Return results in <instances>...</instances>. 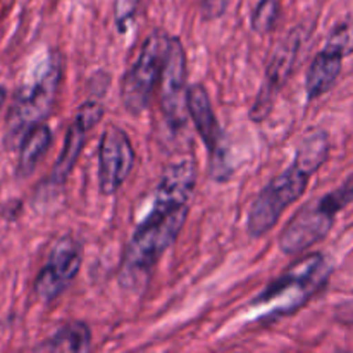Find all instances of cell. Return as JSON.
<instances>
[{
	"instance_id": "6da1fadb",
	"label": "cell",
	"mask_w": 353,
	"mask_h": 353,
	"mask_svg": "<svg viewBox=\"0 0 353 353\" xmlns=\"http://www.w3.org/2000/svg\"><path fill=\"white\" fill-rule=\"evenodd\" d=\"M330 150V137L324 131L303 138L292 165L276 176L252 203L247 219V231L252 238L264 236L278 224L288 205L303 195L309 179L327 161Z\"/></svg>"
},
{
	"instance_id": "7a4b0ae2",
	"label": "cell",
	"mask_w": 353,
	"mask_h": 353,
	"mask_svg": "<svg viewBox=\"0 0 353 353\" xmlns=\"http://www.w3.org/2000/svg\"><path fill=\"white\" fill-rule=\"evenodd\" d=\"M188 212L190 207L185 205L161 219L140 221L124 248L119 269L121 286L133 292L147 286L159 259L181 233Z\"/></svg>"
},
{
	"instance_id": "3957f363",
	"label": "cell",
	"mask_w": 353,
	"mask_h": 353,
	"mask_svg": "<svg viewBox=\"0 0 353 353\" xmlns=\"http://www.w3.org/2000/svg\"><path fill=\"white\" fill-rule=\"evenodd\" d=\"M62 71V55L55 50L50 52L37 74L17 90L6 119L3 141L7 148H19L26 134L50 116L61 86Z\"/></svg>"
},
{
	"instance_id": "277c9868",
	"label": "cell",
	"mask_w": 353,
	"mask_h": 353,
	"mask_svg": "<svg viewBox=\"0 0 353 353\" xmlns=\"http://www.w3.org/2000/svg\"><path fill=\"white\" fill-rule=\"evenodd\" d=\"M331 265L323 254H312L302 259L283 276L272 281L252 305L264 309V317L278 319L288 316L312 299L327 285Z\"/></svg>"
},
{
	"instance_id": "5b68a950",
	"label": "cell",
	"mask_w": 353,
	"mask_h": 353,
	"mask_svg": "<svg viewBox=\"0 0 353 353\" xmlns=\"http://www.w3.org/2000/svg\"><path fill=\"white\" fill-rule=\"evenodd\" d=\"M169 45H171V37L164 30L152 31L141 45L137 62L124 76L121 85V99L124 109L133 116L143 112L150 103L168 61Z\"/></svg>"
},
{
	"instance_id": "8992f818",
	"label": "cell",
	"mask_w": 353,
	"mask_h": 353,
	"mask_svg": "<svg viewBox=\"0 0 353 353\" xmlns=\"http://www.w3.org/2000/svg\"><path fill=\"white\" fill-rule=\"evenodd\" d=\"M350 203H353V174L331 193L305 203L286 224V234L299 247L310 248L326 238L336 214Z\"/></svg>"
},
{
	"instance_id": "52a82bcc",
	"label": "cell",
	"mask_w": 353,
	"mask_h": 353,
	"mask_svg": "<svg viewBox=\"0 0 353 353\" xmlns=\"http://www.w3.org/2000/svg\"><path fill=\"white\" fill-rule=\"evenodd\" d=\"M303 41H305V30L302 26H296L274 48L268 69H265V78L261 86V92H259L257 99H255L254 105L248 112L254 123L264 121L272 110L276 97L279 95V92L286 85L293 69H295Z\"/></svg>"
},
{
	"instance_id": "ba28073f",
	"label": "cell",
	"mask_w": 353,
	"mask_h": 353,
	"mask_svg": "<svg viewBox=\"0 0 353 353\" xmlns=\"http://www.w3.org/2000/svg\"><path fill=\"white\" fill-rule=\"evenodd\" d=\"M83 262V247L76 238L62 236L55 241L47 262L34 279V295L41 302H54L69 288Z\"/></svg>"
},
{
	"instance_id": "9c48e42d",
	"label": "cell",
	"mask_w": 353,
	"mask_h": 353,
	"mask_svg": "<svg viewBox=\"0 0 353 353\" xmlns=\"http://www.w3.org/2000/svg\"><path fill=\"white\" fill-rule=\"evenodd\" d=\"M196 185V162L193 157L179 159L164 168L152 207L141 221H155L168 216L179 207L188 205Z\"/></svg>"
},
{
	"instance_id": "30bf717a",
	"label": "cell",
	"mask_w": 353,
	"mask_h": 353,
	"mask_svg": "<svg viewBox=\"0 0 353 353\" xmlns=\"http://www.w3.org/2000/svg\"><path fill=\"white\" fill-rule=\"evenodd\" d=\"M134 148L126 131L109 126L99 147V186L103 195H114L134 168Z\"/></svg>"
},
{
	"instance_id": "8fae6325",
	"label": "cell",
	"mask_w": 353,
	"mask_h": 353,
	"mask_svg": "<svg viewBox=\"0 0 353 353\" xmlns=\"http://www.w3.org/2000/svg\"><path fill=\"white\" fill-rule=\"evenodd\" d=\"M161 109L172 128H183L188 114V88H186V54L181 40L171 37L168 61L161 78Z\"/></svg>"
},
{
	"instance_id": "7c38bea8",
	"label": "cell",
	"mask_w": 353,
	"mask_h": 353,
	"mask_svg": "<svg viewBox=\"0 0 353 353\" xmlns=\"http://www.w3.org/2000/svg\"><path fill=\"white\" fill-rule=\"evenodd\" d=\"M102 116L103 107L97 100H88V102H85L79 107L71 126H69L68 134H65L64 148H62L61 155H59L57 162H55L54 169H52V185L61 186L68 181L69 174H71L72 168L76 165L79 154H81L83 147H85L88 133L100 123Z\"/></svg>"
},
{
	"instance_id": "4fadbf2b",
	"label": "cell",
	"mask_w": 353,
	"mask_h": 353,
	"mask_svg": "<svg viewBox=\"0 0 353 353\" xmlns=\"http://www.w3.org/2000/svg\"><path fill=\"white\" fill-rule=\"evenodd\" d=\"M188 114L193 119L200 138L209 148L210 157L214 164H217L219 172V164H223V133H221L219 121L214 114L212 102L207 93L205 86L192 85L188 88Z\"/></svg>"
},
{
	"instance_id": "5bb4252c",
	"label": "cell",
	"mask_w": 353,
	"mask_h": 353,
	"mask_svg": "<svg viewBox=\"0 0 353 353\" xmlns=\"http://www.w3.org/2000/svg\"><path fill=\"white\" fill-rule=\"evenodd\" d=\"M345 54L331 45H324L323 50L314 57L305 78V92L309 100L319 99L333 88L343 68Z\"/></svg>"
},
{
	"instance_id": "9a60e30c",
	"label": "cell",
	"mask_w": 353,
	"mask_h": 353,
	"mask_svg": "<svg viewBox=\"0 0 353 353\" xmlns=\"http://www.w3.org/2000/svg\"><path fill=\"white\" fill-rule=\"evenodd\" d=\"M92 348V330L85 323H68L50 338L38 345L41 352H88Z\"/></svg>"
},
{
	"instance_id": "2e32d148",
	"label": "cell",
	"mask_w": 353,
	"mask_h": 353,
	"mask_svg": "<svg viewBox=\"0 0 353 353\" xmlns=\"http://www.w3.org/2000/svg\"><path fill=\"white\" fill-rule=\"evenodd\" d=\"M52 145V131L47 124H38L26 134L19 147V164L17 174L30 176L37 169L38 162L45 157Z\"/></svg>"
},
{
	"instance_id": "e0dca14e",
	"label": "cell",
	"mask_w": 353,
	"mask_h": 353,
	"mask_svg": "<svg viewBox=\"0 0 353 353\" xmlns=\"http://www.w3.org/2000/svg\"><path fill=\"white\" fill-rule=\"evenodd\" d=\"M279 17L278 0H261L252 14V28L255 33L268 34L274 30Z\"/></svg>"
},
{
	"instance_id": "ac0fdd59",
	"label": "cell",
	"mask_w": 353,
	"mask_h": 353,
	"mask_svg": "<svg viewBox=\"0 0 353 353\" xmlns=\"http://www.w3.org/2000/svg\"><path fill=\"white\" fill-rule=\"evenodd\" d=\"M326 43L338 48L340 52H343L345 57L350 55L353 52V24L345 23L340 24L338 28H334V31L330 34Z\"/></svg>"
},
{
	"instance_id": "d6986e66",
	"label": "cell",
	"mask_w": 353,
	"mask_h": 353,
	"mask_svg": "<svg viewBox=\"0 0 353 353\" xmlns=\"http://www.w3.org/2000/svg\"><path fill=\"white\" fill-rule=\"evenodd\" d=\"M231 0H202L200 9H202V17L205 21H216L226 14Z\"/></svg>"
},
{
	"instance_id": "ffe728a7",
	"label": "cell",
	"mask_w": 353,
	"mask_h": 353,
	"mask_svg": "<svg viewBox=\"0 0 353 353\" xmlns=\"http://www.w3.org/2000/svg\"><path fill=\"white\" fill-rule=\"evenodd\" d=\"M336 319L340 321V323L353 324V300H347V302L338 305Z\"/></svg>"
},
{
	"instance_id": "44dd1931",
	"label": "cell",
	"mask_w": 353,
	"mask_h": 353,
	"mask_svg": "<svg viewBox=\"0 0 353 353\" xmlns=\"http://www.w3.org/2000/svg\"><path fill=\"white\" fill-rule=\"evenodd\" d=\"M6 99H7V90L0 85V110H2L3 103H6Z\"/></svg>"
}]
</instances>
